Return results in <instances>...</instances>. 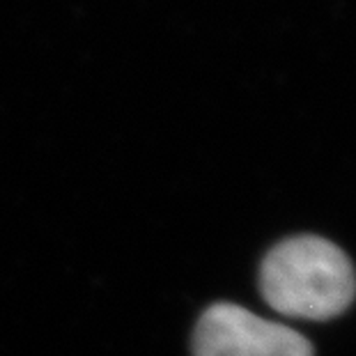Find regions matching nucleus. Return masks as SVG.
<instances>
[{"instance_id":"obj_1","label":"nucleus","mask_w":356,"mask_h":356,"mask_svg":"<svg viewBox=\"0 0 356 356\" xmlns=\"http://www.w3.org/2000/svg\"><path fill=\"white\" fill-rule=\"evenodd\" d=\"M260 292L280 315L322 322L350 308L356 276L350 257L336 244L301 234L267 253L260 267Z\"/></svg>"},{"instance_id":"obj_2","label":"nucleus","mask_w":356,"mask_h":356,"mask_svg":"<svg viewBox=\"0 0 356 356\" xmlns=\"http://www.w3.org/2000/svg\"><path fill=\"white\" fill-rule=\"evenodd\" d=\"M193 356H313V345L299 331L237 304H214L198 320Z\"/></svg>"}]
</instances>
